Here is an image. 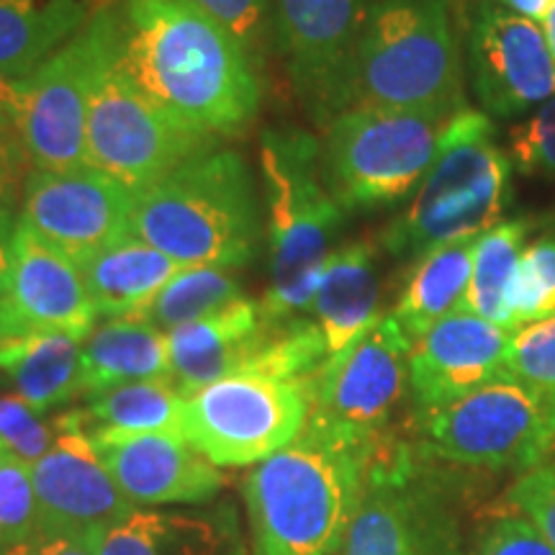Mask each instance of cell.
<instances>
[{
	"label": "cell",
	"mask_w": 555,
	"mask_h": 555,
	"mask_svg": "<svg viewBox=\"0 0 555 555\" xmlns=\"http://www.w3.org/2000/svg\"><path fill=\"white\" fill-rule=\"evenodd\" d=\"M478 237L448 242L416 258L391 314L409 337L420 339L437 322L463 311Z\"/></svg>",
	"instance_id": "27"
},
{
	"label": "cell",
	"mask_w": 555,
	"mask_h": 555,
	"mask_svg": "<svg viewBox=\"0 0 555 555\" xmlns=\"http://www.w3.org/2000/svg\"><path fill=\"white\" fill-rule=\"evenodd\" d=\"M93 446L131 504H201L224 483L183 435H108Z\"/></svg>",
	"instance_id": "19"
},
{
	"label": "cell",
	"mask_w": 555,
	"mask_h": 555,
	"mask_svg": "<svg viewBox=\"0 0 555 555\" xmlns=\"http://www.w3.org/2000/svg\"><path fill=\"white\" fill-rule=\"evenodd\" d=\"M551 420H553V433H555V397L551 399Z\"/></svg>",
	"instance_id": "46"
},
{
	"label": "cell",
	"mask_w": 555,
	"mask_h": 555,
	"mask_svg": "<svg viewBox=\"0 0 555 555\" xmlns=\"http://www.w3.org/2000/svg\"><path fill=\"white\" fill-rule=\"evenodd\" d=\"M512 504L525 519L538 527L540 535L555 551V463L530 468L509 491Z\"/></svg>",
	"instance_id": "37"
},
{
	"label": "cell",
	"mask_w": 555,
	"mask_h": 555,
	"mask_svg": "<svg viewBox=\"0 0 555 555\" xmlns=\"http://www.w3.org/2000/svg\"><path fill=\"white\" fill-rule=\"evenodd\" d=\"M170 380L168 332L129 317H114L82 339V393L137 384Z\"/></svg>",
	"instance_id": "23"
},
{
	"label": "cell",
	"mask_w": 555,
	"mask_h": 555,
	"mask_svg": "<svg viewBox=\"0 0 555 555\" xmlns=\"http://www.w3.org/2000/svg\"><path fill=\"white\" fill-rule=\"evenodd\" d=\"M165 515L134 509L99 535V555H159Z\"/></svg>",
	"instance_id": "38"
},
{
	"label": "cell",
	"mask_w": 555,
	"mask_h": 555,
	"mask_svg": "<svg viewBox=\"0 0 555 555\" xmlns=\"http://www.w3.org/2000/svg\"><path fill=\"white\" fill-rule=\"evenodd\" d=\"M478 555H555V551L530 519L517 515L491 527Z\"/></svg>",
	"instance_id": "39"
},
{
	"label": "cell",
	"mask_w": 555,
	"mask_h": 555,
	"mask_svg": "<svg viewBox=\"0 0 555 555\" xmlns=\"http://www.w3.org/2000/svg\"><path fill=\"white\" fill-rule=\"evenodd\" d=\"M470 86L483 114L506 119L555 95V60L543 26L483 3L468 31Z\"/></svg>",
	"instance_id": "16"
},
{
	"label": "cell",
	"mask_w": 555,
	"mask_h": 555,
	"mask_svg": "<svg viewBox=\"0 0 555 555\" xmlns=\"http://www.w3.org/2000/svg\"><path fill=\"white\" fill-rule=\"evenodd\" d=\"M371 455L301 433L245 483L253 555H335L363 494Z\"/></svg>",
	"instance_id": "3"
},
{
	"label": "cell",
	"mask_w": 555,
	"mask_h": 555,
	"mask_svg": "<svg viewBox=\"0 0 555 555\" xmlns=\"http://www.w3.org/2000/svg\"><path fill=\"white\" fill-rule=\"evenodd\" d=\"M121 52V16L101 9L26 78L18 144L37 170L86 168L88 108L103 69Z\"/></svg>",
	"instance_id": "8"
},
{
	"label": "cell",
	"mask_w": 555,
	"mask_h": 555,
	"mask_svg": "<svg viewBox=\"0 0 555 555\" xmlns=\"http://www.w3.org/2000/svg\"><path fill=\"white\" fill-rule=\"evenodd\" d=\"M18 221H13V214L5 206H0V296H3L5 283H9L11 270V247H13V232H16Z\"/></svg>",
	"instance_id": "42"
},
{
	"label": "cell",
	"mask_w": 555,
	"mask_h": 555,
	"mask_svg": "<svg viewBox=\"0 0 555 555\" xmlns=\"http://www.w3.org/2000/svg\"><path fill=\"white\" fill-rule=\"evenodd\" d=\"M373 0H275V47L298 101L327 124L347 108L350 67Z\"/></svg>",
	"instance_id": "13"
},
{
	"label": "cell",
	"mask_w": 555,
	"mask_h": 555,
	"mask_svg": "<svg viewBox=\"0 0 555 555\" xmlns=\"http://www.w3.org/2000/svg\"><path fill=\"white\" fill-rule=\"evenodd\" d=\"M57 440L31 466L39 506L37 535H101L134 512L111 478L73 409L54 416Z\"/></svg>",
	"instance_id": "15"
},
{
	"label": "cell",
	"mask_w": 555,
	"mask_h": 555,
	"mask_svg": "<svg viewBox=\"0 0 555 555\" xmlns=\"http://www.w3.org/2000/svg\"><path fill=\"white\" fill-rule=\"evenodd\" d=\"M185 397L170 380H137L106 388L73 409L90 440L108 435H183Z\"/></svg>",
	"instance_id": "28"
},
{
	"label": "cell",
	"mask_w": 555,
	"mask_h": 555,
	"mask_svg": "<svg viewBox=\"0 0 555 555\" xmlns=\"http://www.w3.org/2000/svg\"><path fill=\"white\" fill-rule=\"evenodd\" d=\"M134 191L93 168L26 176L21 221L78 266L134 234Z\"/></svg>",
	"instance_id": "14"
},
{
	"label": "cell",
	"mask_w": 555,
	"mask_h": 555,
	"mask_svg": "<svg viewBox=\"0 0 555 555\" xmlns=\"http://www.w3.org/2000/svg\"><path fill=\"white\" fill-rule=\"evenodd\" d=\"M240 298H245V294H242V283L232 270L185 268L152 298L147 307L129 319H139L152 327L170 332L189 322H198Z\"/></svg>",
	"instance_id": "30"
},
{
	"label": "cell",
	"mask_w": 555,
	"mask_h": 555,
	"mask_svg": "<svg viewBox=\"0 0 555 555\" xmlns=\"http://www.w3.org/2000/svg\"><path fill=\"white\" fill-rule=\"evenodd\" d=\"M350 106L440 116L466 108L446 0H373L350 67Z\"/></svg>",
	"instance_id": "5"
},
{
	"label": "cell",
	"mask_w": 555,
	"mask_h": 555,
	"mask_svg": "<svg viewBox=\"0 0 555 555\" xmlns=\"http://www.w3.org/2000/svg\"><path fill=\"white\" fill-rule=\"evenodd\" d=\"M57 440V425L44 422L37 409H31L16 393L0 397V446L18 461L34 463Z\"/></svg>",
	"instance_id": "35"
},
{
	"label": "cell",
	"mask_w": 555,
	"mask_h": 555,
	"mask_svg": "<svg viewBox=\"0 0 555 555\" xmlns=\"http://www.w3.org/2000/svg\"><path fill=\"white\" fill-rule=\"evenodd\" d=\"M378 255L367 242L337 247L330 255L322 281H319L311 314L330 356L343 352L347 345L378 322L380 311Z\"/></svg>",
	"instance_id": "22"
},
{
	"label": "cell",
	"mask_w": 555,
	"mask_h": 555,
	"mask_svg": "<svg viewBox=\"0 0 555 555\" xmlns=\"http://www.w3.org/2000/svg\"><path fill=\"white\" fill-rule=\"evenodd\" d=\"M433 455L478 468H535L555 440L551 399L509 376L422 414Z\"/></svg>",
	"instance_id": "11"
},
{
	"label": "cell",
	"mask_w": 555,
	"mask_h": 555,
	"mask_svg": "<svg viewBox=\"0 0 555 555\" xmlns=\"http://www.w3.org/2000/svg\"><path fill=\"white\" fill-rule=\"evenodd\" d=\"M540 26H543L545 41H547V47H551V54H553V60H555V5H553L551 13H547L545 21Z\"/></svg>",
	"instance_id": "45"
},
{
	"label": "cell",
	"mask_w": 555,
	"mask_h": 555,
	"mask_svg": "<svg viewBox=\"0 0 555 555\" xmlns=\"http://www.w3.org/2000/svg\"><path fill=\"white\" fill-rule=\"evenodd\" d=\"M453 116L350 106L327 124L324 183L345 211L397 206L414 196Z\"/></svg>",
	"instance_id": "7"
},
{
	"label": "cell",
	"mask_w": 555,
	"mask_h": 555,
	"mask_svg": "<svg viewBox=\"0 0 555 555\" xmlns=\"http://www.w3.org/2000/svg\"><path fill=\"white\" fill-rule=\"evenodd\" d=\"M93 13L90 0H0V73L26 80Z\"/></svg>",
	"instance_id": "25"
},
{
	"label": "cell",
	"mask_w": 555,
	"mask_h": 555,
	"mask_svg": "<svg viewBox=\"0 0 555 555\" xmlns=\"http://www.w3.org/2000/svg\"><path fill=\"white\" fill-rule=\"evenodd\" d=\"M121 62L178 127L208 139L245 131L260 108V69L193 0H124Z\"/></svg>",
	"instance_id": "1"
},
{
	"label": "cell",
	"mask_w": 555,
	"mask_h": 555,
	"mask_svg": "<svg viewBox=\"0 0 555 555\" xmlns=\"http://www.w3.org/2000/svg\"><path fill=\"white\" fill-rule=\"evenodd\" d=\"M412 345L397 317L384 314L356 343L330 356L309 380L304 433L371 455L409 386Z\"/></svg>",
	"instance_id": "9"
},
{
	"label": "cell",
	"mask_w": 555,
	"mask_h": 555,
	"mask_svg": "<svg viewBox=\"0 0 555 555\" xmlns=\"http://www.w3.org/2000/svg\"><path fill=\"white\" fill-rule=\"evenodd\" d=\"M494 3L502 5V9L517 13L527 21H535V24H543L547 13L555 5V0H494Z\"/></svg>",
	"instance_id": "43"
},
{
	"label": "cell",
	"mask_w": 555,
	"mask_h": 555,
	"mask_svg": "<svg viewBox=\"0 0 555 555\" xmlns=\"http://www.w3.org/2000/svg\"><path fill=\"white\" fill-rule=\"evenodd\" d=\"M0 371L11 378L16 397L47 414L82 393V339L65 332H31L3 339Z\"/></svg>",
	"instance_id": "24"
},
{
	"label": "cell",
	"mask_w": 555,
	"mask_h": 555,
	"mask_svg": "<svg viewBox=\"0 0 555 555\" xmlns=\"http://www.w3.org/2000/svg\"><path fill=\"white\" fill-rule=\"evenodd\" d=\"M131 227L185 268L237 270L262 237L260 201L245 157L208 150L134 193Z\"/></svg>",
	"instance_id": "2"
},
{
	"label": "cell",
	"mask_w": 555,
	"mask_h": 555,
	"mask_svg": "<svg viewBox=\"0 0 555 555\" xmlns=\"http://www.w3.org/2000/svg\"><path fill=\"white\" fill-rule=\"evenodd\" d=\"M39 530L37 491L29 463L5 453L0 457V551H9Z\"/></svg>",
	"instance_id": "33"
},
{
	"label": "cell",
	"mask_w": 555,
	"mask_h": 555,
	"mask_svg": "<svg viewBox=\"0 0 555 555\" xmlns=\"http://www.w3.org/2000/svg\"><path fill=\"white\" fill-rule=\"evenodd\" d=\"M193 3L240 41L255 67H262L270 41H275V0H193Z\"/></svg>",
	"instance_id": "34"
},
{
	"label": "cell",
	"mask_w": 555,
	"mask_h": 555,
	"mask_svg": "<svg viewBox=\"0 0 555 555\" xmlns=\"http://www.w3.org/2000/svg\"><path fill=\"white\" fill-rule=\"evenodd\" d=\"M13 178V144L11 139H0V196L11 185Z\"/></svg>",
	"instance_id": "44"
},
{
	"label": "cell",
	"mask_w": 555,
	"mask_h": 555,
	"mask_svg": "<svg viewBox=\"0 0 555 555\" xmlns=\"http://www.w3.org/2000/svg\"><path fill=\"white\" fill-rule=\"evenodd\" d=\"M512 330L455 311L414 339L409 352V388L420 414L466 397L502 376Z\"/></svg>",
	"instance_id": "18"
},
{
	"label": "cell",
	"mask_w": 555,
	"mask_h": 555,
	"mask_svg": "<svg viewBox=\"0 0 555 555\" xmlns=\"http://www.w3.org/2000/svg\"><path fill=\"white\" fill-rule=\"evenodd\" d=\"M527 232H530V221L512 219L499 221L478 237L463 311L512 330L509 288L515 283Z\"/></svg>",
	"instance_id": "29"
},
{
	"label": "cell",
	"mask_w": 555,
	"mask_h": 555,
	"mask_svg": "<svg viewBox=\"0 0 555 555\" xmlns=\"http://www.w3.org/2000/svg\"><path fill=\"white\" fill-rule=\"evenodd\" d=\"M0 555H5V551H0Z\"/></svg>",
	"instance_id": "48"
},
{
	"label": "cell",
	"mask_w": 555,
	"mask_h": 555,
	"mask_svg": "<svg viewBox=\"0 0 555 555\" xmlns=\"http://www.w3.org/2000/svg\"><path fill=\"white\" fill-rule=\"evenodd\" d=\"M509 168L489 114L457 111L420 189L380 234L386 253L414 262L448 242L481 237L499 224L509 201Z\"/></svg>",
	"instance_id": "6"
},
{
	"label": "cell",
	"mask_w": 555,
	"mask_h": 555,
	"mask_svg": "<svg viewBox=\"0 0 555 555\" xmlns=\"http://www.w3.org/2000/svg\"><path fill=\"white\" fill-rule=\"evenodd\" d=\"M262 330L260 301L247 296L198 322L170 330V384L191 397L214 380L237 376L258 350Z\"/></svg>",
	"instance_id": "21"
},
{
	"label": "cell",
	"mask_w": 555,
	"mask_h": 555,
	"mask_svg": "<svg viewBox=\"0 0 555 555\" xmlns=\"http://www.w3.org/2000/svg\"><path fill=\"white\" fill-rule=\"evenodd\" d=\"M309 380L249 373L214 380L185 397L183 437L217 468L268 461L307 427Z\"/></svg>",
	"instance_id": "10"
},
{
	"label": "cell",
	"mask_w": 555,
	"mask_h": 555,
	"mask_svg": "<svg viewBox=\"0 0 555 555\" xmlns=\"http://www.w3.org/2000/svg\"><path fill=\"white\" fill-rule=\"evenodd\" d=\"M555 314V232L522 249L515 283L509 288L512 330Z\"/></svg>",
	"instance_id": "31"
},
{
	"label": "cell",
	"mask_w": 555,
	"mask_h": 555,
	"mask_svg": "<svg viewBox=\"0 0 555 555\" xmlns=\"http://www.w3.org/2000/svg\"><path fill=\"white\" fill-rule=\"evenodd\" d=\"M260 168L268 204L270 283L260 301L268 322L311 311L317 286L335 253L345 208L324 183L322 144L296 127L262 131Z\"/></svg>",
	"instance_id": "4"
},
{
	"label": "cell",
	"mask_w": 555,
	"mask_h": 555,
	"mask_svg": "<svg viewBox=\"0 0 555 555\" xmlns=\"http://www.w3.org/2000/svg\"><path fill=\"white\" fill-rule=\"evenodd\" d=\"M95 317L82 268L18 219L9 283L0 296V343L31 332H65L86 339Z\"/></svg>",
	"instance_id": "17"
},
{
	"label": "cell",
	"mask_w": 555,
	"mask_h": 555,
	"mask_svg": "<svg viewBox=\"0 0 555 555\" xmlns=\"http://www.w3.org/2000/svg\"><path fill=\"white\" fill-rule=\"evenodd\" d=\"M24 93L26 80L9 78L0 73V139H11L16 134L18 139V121L21 111H24Z\"/></svg>",
	"instance_id": "41"
},
{
	"label": "cell",
	"mask_w": 555,
	"mask_h": 555,
	"mask_svg": "<svg viewBox=\"0 0 555 555\" xmlns=\"http://www.w3.org/2000/svg\"><path fill=\"white\" fill-rule=\"evenodd\" d=\"M5 455V450H3V446H0V457H3Z\"/></svg>",
	"instance_id": "47"
},
{
	"label": "cell",
	"mask_w": 555,
	"mask_h": 555,
	"mask_svg": "<svg viewBox=\"0 0 555 555\" xmlns=\"http://www.w3.org/2000/svg\"><path fill=\"white\" fill-rule=\"evenodd\" d=\"M214 147L217 139L178 127L142 93L124 67L121 52L103 69L88 108V168L106 172L137 193Z\"/></svg>",
	"instance_id": "12"
},
{
	"label": "cell",
	"mask_w": 555,
	"mask_h": 555,
	"mask_svg": "<svg viewBox=\"0 0 555 555\" xmlns=\"http://www.w3.org/2000/svg\"><path fill=\"white\" fill-rule=\"evenodd\" d=\"M509 159L522 176L555 180V95L509 131Z\"/></svg>",
	"instance_id": "36"
},
{
	"label": "cell",
	"mask_w": 555,
	"mask_h": 555,
	"mask_svg": "<svg viewBox=\"0 0 555 555\" xmlns=\"http://www.w3.org/2000/svg\"><path fill=\"white\" fill-rule=\"evenodd\" d=\"M5 555H99V535H34Z\"/></svg>",
	"instance_id": "40"
},
{
	"label": "cell",
	"mask_w": 555,
	"mask_h": 555,
	"mask_svg": "<svg viewBox=\"0 0 555 555\" xmlns=\"http://www.w3.org/2000/svg\"><path fill=\"white\" fill-rule=\"evenodd\" d=\"M82 278L99 317H134L185 266L159 253L137 234L82 262Z\"/></svg>",
	"instance_id": "26"
},
{
	"label": "cell",
	"mask_w": 555,
	"mask_h": 555,
	"mask_svg": "<svg viewBox=\"0 0 555 555\" xmlns=\"http://www.w3.org/2000/svg\"><path fill=\"white\" fill-rule=\"evenodd\" d=\"M339 555H450L446 530L406 478L404 463L365 468Z\"/></svg>",
	"instance_id": "20"
},
{
	"label": "cell",
	"mask_w": 555,
	"mask_h": 555,
	"mask_svg": "<svg viewBox=\"0 0 555 555\" xmlns=\"http://www.w3.org/2000/svg\"><path fill=\"white\" fill-rule=\"evenodd\" d=\"M502 376L535 388L547 399L555 397V314L512 330Z\"/></svg>",
	"instance_id": "32"
}]
</instances>
